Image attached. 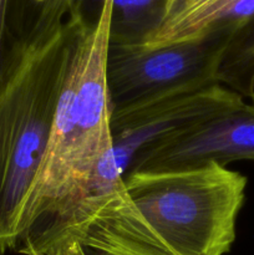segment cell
Wrapping results in <instances>:
<instances>
[{"instance_id":"1","label":"cell","mask_w":254,"mask_h":255,"mask_svg":"<svg viewBox=\"0 0 254 255\" xmlns=\"http://www.w3.org/2000/svg\"><path fill=\"white\" fill-rule=\"evenodd\" d=\"M86 24L77 11L51 36L17 42L0 71V255L21 242L27 199Z\"/></svg>"},{"instance_id":"2","label":"cell","mask_w":254,"mask_h":255,"mask_svg":"<svg viewBox=\"0 0 254 255\" xmlns=\"http://www.w3.org/2000/svg\"><path fill=\"white\" fill-rule=\"evenodd\" d=\"M109 30L110 0H102L97 17L87 21L77 41L27 199L21 241L79 201L97 163L111 148L112 107L106 81Z\"/></svg>"},{"instance_id":"3","label":"cell","mask_w":254,"mask_h":255,"mask_svg":"<svg viewBox=\"0 0 254 255\" xmlns=\"http://www.w3.org/2000/svg\"><path fill=\"white\" fill-rule=\"evenodd\" d=\"M248 179L216 163L124 178L138 223L120 255H224L236 241Z\"/></svg>"},{"instance_id":"4","label":"cell","mask_w":254,"mask_h":255,"mask_svg":"<svg viewBox=\"0 0 254 255\" xmlns=\"http://www.w3.org/2000/svg\"><path fill=\"white\" fill-rule=\"evenodd\" d=\"M233 36L228 30H213L163 46L109 44L106 81L112 112L219 84V65Z\"/></svg>"},{"instance_id":"5","label":"cell","mask_w":254,"mask_h":255,"mask_svg":"<svg viewBox=\"0 0 254 255\" xmlns=\"http://www.w3.org/2000/svg\"><path fill=\"white\" fill-rule=\"evenodd\" d=\"M243 101L238 92L216 84L114 111L112 146L97 163L81 199L94 206L102 203L125 188L124 178L137 154Z\"/></svg>"},{"instance_id":"6","label":"cell","mask_w":254,"mask_h":255,"mask_svg":"<svg viewBox=\"0 0 254 255\" xmlns=\"http://www.w3.org/2000/svg\"><path fill=\"white\" fill-rule=\"evenodd\" d=\"M254 162V100L166 137L134 157L128 173L188 171ZM126 174V176H127Z\"/></svg>"},{"instance_id":"7","label":"cell","mask_w":254,"mask_h":255,"mask_svg":"<svg viewBox=\"0 0 254 255\" xmlns=\"http://www.w3.org/2000/svg\"><path fill=\"white\" fill-rule=\"evenodd\" d=\"M171 0H110V45H146L161 29Z\"/></svg>"},{"instance_id":"8","label":"cell","mask_w":254,"mask_h":255,"mask_svg":"<svg viewBox=\"0 0 254 255\" xmlns=\"http://www.w3.org/2000/svg\"><path fill=\"white\" fill-rule=\"evenodd\" d=\"M82 0H10L9 29L14 45L46 39L59 31ZM81 12V11H80Z\"/></svg>"},{"instance_id":"9","label":"cell","mask_w":254,"mask_h":255,"mask_svg":"<svg viewBox=\"0 0 254 255\" xmlns=\"http://www.w3.org/2000/svg\"><path fill=\"white\" fill-rule=\"evenodd\" d=\"M218 82L254 100V17L233 36L218 69Z\"/></svg>"},{"instance_id":"10","label":"cell","mask_w":254,"mask_h":255,"mask_svg":"<svg viewBox=\"0 0 254 255\" xmlns=\"http://www.w3.org/2000/svg\"><path fill=\"white\" fill-rule=\"evenodd\" d=\"M9 6L10 0H0V71L15 46L9 29Z\"/></svg>"},{"instance_id":"11","label":"cell","mask_w":254,"mask_h":255,"mask_svg":"<svg viewBox=\"0 0 254 255\" xmlns=\"http://www.w3.org/2000/svg\"><path fill=\"white\" fill-rule=\"evenodd\" d=\"M192 1V0H171V5H169V11H168V15L172 14V12L174 11V10H177L178 7L183 6L184 4H187V2ZM167 15V16H168Z\"/></svg>"},{"instance_id":"12","label":"cell","mask_w":254,"mask_h":255,"mask_svg":"<svg viewBox=\"0 0 254 255\" xmlns=\"http://www.w3.org/2000/svg\"><path fill=\"white\" fill-rule=\"evenodd\" d=\"M87 255H89V253H87ZM95 255H106V254H95Z\"/></svg>"}]
</instances>
